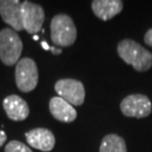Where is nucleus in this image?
Instances as JSON below:
<instances>
[{
  "mask_svg": "<svg viewBox=\"0 0 152 152\" xmlns=\"http://www.w3.org/2000/svg\"><path fill=\"white\" fill-rule=\"evenodd\" d=\"M91 9L95 16L102 20H109L118 15L123 9V1L121 0H94Z\"/></svg>",
  "mask_w": 152,
  "mask_h": 152,
  "instance_id": "f8f14e48",
  "label": "nucleus"
},
{
  "mask_svg": "<svg viewBox=\"0 0 152 152\" xmlns=\"http://www.w3.org/2000/svg\"><path fill=\"white\" fill-rule=\"evenodd\" d=\"M25 136L28 144L39 151H52V149L55 145L54 134L48 129H43V127L33 129L29 132L25 133Z\"/></svg>",
  "mask_w": 152,
  "mask_h": 152,
  "instance_id": "1a4fd4ad",
  "label": "nucleus"
},
{
  "mask_svg": "<svg viewBox=\"0 0 152 152\" xmlns=\"http://www.w3.org/2000/svg\"><path fill=\"white\" fill-rule=\"evenodd\" d=\"M121 110L126 117L144 118L151 114V100L142 94H133L121 102Z\"/></svg>",
  "mask_w": 152,
  "mask_h": 152,
  "instance_id": "423d86ee",
  "label": "nucleus"
},
{
  "mask_svg": "<svg viewBox=\"0 0 152 152\" xmlns=\"http://www.w3.org/2000/svg\"><path fill=\"white\" fill-rule=\"evenodd\" d=\"M42 46H43V49L45 50V51H50V48H51L46 42H42Z\"/></svg>",
  "mask_w": 152,
  "mask_h": 152,
  "instance_id": "a211bd4d",
  "label": "nucleus"
},
{
  "mask_svg": "<svg viewBox=\"0 0 152 152\" xmlns=\"http://www.w3.org/2000/svg\"><path fill=\"white\" fill-rule=\"evenodd\" d=\"M33 38H34L35 41H37V39H38V36H37V35H34V36H33Z\"/></svg>",
  "mask_w": 152,
  "mask_h": 152,
  "instance_id": "6ab92c4d",
  "label": "nucleus"
},
{
  "mask_svg": "<svg viewBox=\"0 0 152 152\" xmlns=\"http://www.w3.org/2000/svg\"><path fill=\"white\" fill-rule=\"evenodd\" d=\"M2 106L8 118L15 122L26 120L29 115L27 103L18 95H9L4 99Z\"/></svg>",
  "mask_w": 152,
  "mask_h": 152,
  "instance_id": "9d476101",
  "label": "nucleus"
},
{
  "mask_svg": "<svg viewBox=\"0 0 152 152\" xmlns=\"http://www.w3.org/2000/svg\"><path fill=\"white\" fill-rule=\"evenodd\" d=\"M23 52V42L19 35L11 28L0 31V60L5 65L17 64Z\"/></svg>",
  "mask_w": 152,
  "mask_h": 152,
  "instance_id": "7ed1b4c3",
  "label": "nucleus"
},
{
  "mask_svg": "<svg viewBox=\"0 0 152 152\" xmlns=\"http://www.w3.org/2000/svg\"><path fill=\"white\" fill-rule=\"evenodd\" d=\"M99 152H127V148L122 136L117 134H107L102 140Z\"/></svg>",
  "mask_w": 152,
  "mask_h": 152,
  "instance_id": "ddd939ff",
  "label": "nucleus"
},
{
  "mask_svg": "<svg viewBox=\"0 0 152 152\" xmlns=\"http://www.w3.org/2000/svg\"><path fill=\"white\" fill-rule=\"evenodd\" d=\"M51 39L62 48L71 46L77 39V28L69 15L59 14L51 20Z\"/></svg>",
  "mask_w": 152,
  "mask_h": 152,
  "instance_id": "f03ea898",
  "label": "nucleus"
},
{
  "mask_svg": "<svg viewBox=\"0 0 152 152\" xmlns=\"http://www.w3.org/2000/svg\"><path fill=\"white\" fill-rule=\"evenodd\" d=\"M50 51H51L54 55H58V54H61V53H62V50L56 49V48H54V46H51V48H50Z\"/></svg>",
  "mask_w": 152,
  "mask_h": 152,
  "instance_id": "f3484780",
  "label": "nucleus"
},
{
  "mask_svg": "<svg viewBox=\"0 0 152 152\" xmlns=\"http://www.w3.org/2000/svg\"><path fill=\"white\" fill-rule=\"evenodd\" d=\"M5 152H33L29 148L20 141H10L5 148Z\"/></svg>",
  "mask_w": 152,
  "mask_h": 152,
  "instance_id": "4468645a",
  "label": "nucleus"
},
{
  "mask_svg": "<svg viewBox=\"0 0 152 152\" xmlns=\"http://www.w3.org/2000/svg\"><path fill=\"white\" fill-rule=\"evenodd\" d=\"M49 107L52 116L59 122L71 123L77 118V110L75 109V106L59 96L51 98Z\"/></svg>",
  "mask_w": 152,
  "mask_h": 152,
  "instance_id": "9b49d317",
  "label": "nucleus"
},
{
  "mask_svg": "<svg viewBox=\"0 0 152 152\" xmlns=\"http://www.w3.org/2000/svg\"><path fill=\"white\" fill-rule=\"evenodd\" d=\"M6 140H7V134L2 130H0V148L5 144Z\"/></svg>",
  "mask_w": 152,
  "mask_h": 152,
  "instance_id": "dca6fc26",
  "label": "nucleus"
},
{
  "mask_svg": "<svg viewBox=\"0 0 152 152\" xmlns=\"http://www.w3.org/2000/svg\"><path fill=\"white\" fill-rule=\"evenodd\" d=\"M45 12L42 6L32 1L22 2V22L24 31L29 34H36L42 29Z\"/></svg>",
  "mask_w": 152,
  "mask_h": 152,
  "instance_id": "0eeeda50",
  "label": "nucleus"
},
{
  "mask_svg": "<svg viewBox=\"0 0 152 152\" xmlns=\"http://www.w3.org/2000/svg\"><path fill=\"white\" fill-rule=\"evenodd\" d=\"M17 88L23 92L34 90L38 82V70L35 61L29 58H23L17 62L15 70Z\"/></svg>",
  "mask_w": 152,
  "mask_h": 152,
  "instance_id": "20e7f679",
  "label": "nucleus"
},
{
  "mask_svg": "<svg viewBox=\"0 0 152 152\" xmlns=\"http://www.w3.org/2000/svg\"><path fill=\"white\" fill-rule=\"evenodd\" d=\"M54 89L59 97L63 98L72 106H80L85 102L86 91L83 83L77 79H60L55 83Z\"/></svg>",
  "mask_w": 152,
  "mask_h": 152,
  "instance_id": "39448f33",
  "label": "nucleus"
},
{
  "mask_svg": "<svg viewBox=\"0 0 152 152\" xmlns=\"http://www.w3.org/2000/svg\"><path fill=\"white\" fill-rule=\"evenodd\" d=\"M0 16L15 32L24 31L22 22V2L18 0H0Z\"/></svg>",
  "mask_w": 152,
  "mask_h": 152,
  "instance_id": "6e6552de",
  "label": "nucleus"
},
{
  "mask_svg": "<svg viewBox=\"0 0 152 152\" xmlns=\"http://www.w3.org/2000/svg\"><path fill=\"white\" fill-rule=\"evenodd\" d=\"M117 53L125 63L132 65L136 71H148L152 66V53L135 41L125 38L117 45Z\"/></svg>",
  "mask_w": 152,
  "mask_h": 152,
  "instance_id": "f257e3e1",
  "label": "nucleus"
},
{
  "mask_svg": "<svg viewBox=\"0 0 152 152\" xmlns=\"http://www.w3.org/2000/svg\"><path fill=\"white\" fill-rule=\"evenodd\" d=\"M144 42H145L149 46L152 48V28H150V29L145 33V35H144Z\"/></svg>",
  "mask_w": 152,
  "mask_h": 152,
  "instance_id": "2eb2a0df",
  "label": "nucleus"
}]
</instances>
